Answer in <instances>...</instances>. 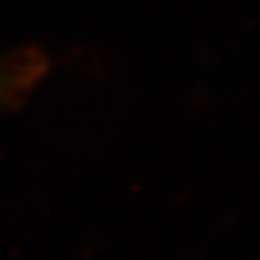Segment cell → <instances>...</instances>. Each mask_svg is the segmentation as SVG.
<instances>
[{
    "label": "cell",
    "instance_id": "6da1fadb",
    "mask_svg": "<svg viewBox=\"0 0 260 260\" xmlns=\"http://www.w3.org/2000/svg\"><path fill=\"white\" fill-rule=\"evenodd\" d=\"M44 65L39 63L37 54L20 56L9 65H0V100L7 93H15L20 89H26L37 80V76L42 74Z\"/></svg>",
    "mask_w": 260,
    "mask_h": 260
}]
</instances>
